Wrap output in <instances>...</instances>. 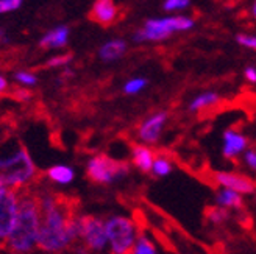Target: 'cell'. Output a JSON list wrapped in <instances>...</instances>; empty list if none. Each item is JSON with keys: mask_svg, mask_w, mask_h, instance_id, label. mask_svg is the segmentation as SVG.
Returning <instances> with one entry per match:
<instances>
[{"mask_svg": "<svg viewBox=\"0 0 256 254\" xmlns=\"http://www.w3.org/2000/svg\"><path fill=\"white\" fill-rule=\"evenodd\" d=\"M41 226L38 248L42 251H62L78 239V220L72 198L60 194H44L40 197Z\"/></svg>", "mask_w": 256, "mask_h": 254, "instance_id": "6da1fadb", "label": "cell"}, {"mask_svg": "<svg viewBox=\"0 0 256 254\" xmlns=\"http://www.w3.org/2000/svg\"><path fill=\"white\" fill-rule=\"evenodd\" d=\"M41 226V205L40 195L33 190L19 189V205L16 222L6 240L5 250L11 253H28L38 247V236Z\"/></svg>", "mask_w": 256, "mask_h": 254, "instance_id": "7a4b0ae2", "label": "cell"}, {"mask_svg": "<svg viewBox=\"0 0 256 254\" xmlns=\"http://www.w3.org/2000/svg\"><path fill=\"white\" fill-rule=\"evenodd\" d=\"M36 178V167L19 141L0 145V183L6 187H27Z\"/></svg>", "mask_w": 256, "mask_h": 254, "instance_id": "3957f363", "label": "cell"}, {"mask_svg": "<svg viewBox=\"0 0 256 254\" xmlns=\"http://www.w3.org/2000/svg\"><path fill=\"white\" fill-rule=\"evenodd\" d=\"M194 19L186 16H170L162 19H148L144 27L134 34L136 42L142 41H164L176 31H186L194 27Z\"/></svg>", "mask_w": 256, "mask_h": 254, "instance_id": "277c9868", "label": "cell"}, {"mask_svg": "<svg viewBox=\"0 0 256 254\" xmlns=\"http://www.w3.org/2000/svg\"><path fill=\"white\" fill-rule=\"evenodd\" d=\"M105 226L111 251L116 254L132 253L133 245L139 236L136 223L126 217H111L105 223Z\"/></svg>", "mask_w": 256, "mask_h": 254, "instance_id": "5b68a950", "label": "cell"}, {"mask_svg": "<svg viewBox=\"0 0 256 254\" xmlns=\"http://www.w3.org/2000/svg\"><path fill=\"white\" fill-rule=\"evenodd\" d=\"M88 176L89 180L98 184H110L128 173V166L125 162L114 161L105 155L94 156L88 162Z\"/></svg>", "mask_w": 256, "mask_h": 254, "instance_id": "8992f818", "label": "cell"}, {"mask_svg": "<svg viewBox=\"0 0 256 254\" xmlns=\"http://www.w3.org/2000/svg\"><path fill=\"white\" fill-rule=\"evenodd\" d=\"M78 239L83 240V244L88 250L100 251L108 244L106 226L97 217L92 215H84L78 220Z\"/></svg>", "mask_w": 256, "mask_h": 254, "instance_id": "52a82bcc", "label": "cell"}, {"mask_svg": "<svg viewBox=\"0 0 256 254\" xmlns=\"http://www.w3.org/2000/svg\"><path fill=\"white\" fill-rule=\"evenodd\" d=\"M19 205V189L8 187L0 197V248H5L6 240L16 222Z\"/></svg>", "mask_w": 256, "mask_h": 254, "instance_id": "ba28073f", "label": "cell"}, {"mask_svg": "<svg viewBox=\"0 0 256 254\" xmlns=\"http://www.w3.org/2000/svg\"><path fill=\"white\" fill-rule=\"evenodd\" d=\"M168 120V112H156L146 119L138 128V137L142 144H155L164 128V123Z\"/></svg>", "mask_w": 256, "mask_h": 254, "instance_id": "9c48e42d", "label": "cell"}, {"mask_svg": "<svg viewBox=\"0 0 256 254\" xmlns=\"http://www.w3.org/2000/svg\"><path fill=\"white\" fill-rule=\"evenodd\" d=\"M216 183L220 187H228L233 189L239 194H253L256 190V183L253 180H250L248 176H244L240 173H234V172H217L214 175Z\"/></svg>", "mask_w": 256, "mask_h": 254, "instance_id": "30bf717a", "label": "cell"}, {"mask_svg": "<svg viewBox=\"0 0 256 254\" xmlns=\"http://www.w3.org/2000/svg\"><path fill=\"white\" fill-rule=\"evenodd\" d=\"M89 19L108 27L119 19V8L114 3V0H97L89 12Z\"/></svg>", "mask_w": 256, "mask_h": 254, "instance_id": "8fae6325", "label": "cell"}, {"mask_svg": "<svg viewBox=\"0 0 256 254\" xmlns=\"http://www.w3.org/2000/svg\"><path fill=\"white\" fill-rule=\"evenodd\" d=\"M247 148V139L234 130H228L224 134V156L226 159H233Z\"/></svg>", "mask_w": 256, "mask_h": 254, "instance_id": "7c38bea8", "label": "cell"}, {"mask_svg": "<svg viewBox=\"0 0 256 254\" xmlns=\"http://www.w3.org/2000/svg\"><path fill=\"white\" fill-rule=\"evenodd\" d=\"M216 201L219 206L226 208V209H240L244 206L242 194L236 192L233 189H228V187H222L219 192L216 194Z\"/></svg>", "mask_w": 256, "mask_h": 254, "instance_id": "4fadbf2b", "label": "cell"}, {"mask_svg": "<svg viewBox=\"0 0 256 254\" xmlns=\"http://www.w3.org/2000/svg\"><path fill=\"white\" fill-rule=\"evenodd\" d=\"M155 155L147 145H134L133 147V164L140 172H152Z\"/></svg>", "mask_w": 256, "mask_h": 254, "instance_id": "5bb4252c", "label": "cell"}, {"mask_svg": "<svg viewBox=\"0 0 256 254\" xmlns=\"http://www.w3.org/2000/svg\"><path fill=\"white\" fill-rule=\"evenodd\" d=\"M68 36H69V30L66 27H58L56 30L47 33L42 39H41V47L42 48H56V47H62L68 42Z\"/></svg>", "mask_w": 256, "mask_h": 254, "instance_id": "9a60e30c", "label": "cell"}, {"mask_svg": "<svg viewBox=\"0 0 256 254\" xmlns=\"http://www.w3.org/2000/svg\"><path fill=\"white\" fill-rule=\"evenodd\" d=\"M126 50V44L120 39H114L106 42L104 47L100 48V58L104 61H114V59H119Z\"/></svg>", "mask_w": 256, "mask_h": 254, "instance_id": "2e32d148", "label": "cell"}, {"mask_svg": "<svg viewBox=\"0 0 256 254\" xmlns=\"http://www.w3.org/2000/svg\"><path fill=\"white\" fill-rule=\"evenodd\" d=\"M220 101V97L217 95L216 92H204L200 94L198 97H196L194 100L189 103V111L192 112H197V111H203V109H208L214 105H217Z\"/></svg>", "mask_w": 256, "mask_h": 254, "instance_id": "e0dca14e", "label": "cell"}, {"mask_svg": "<svg viewBox=\"0 0 256 254\" xmlns=\"http://www.w3.org/2000/svg\"><path fill=\"white\" fill-rule=\"evenodd\" d=\"M47 175L50 180L60 184H68L74 180V170L66 166H55L52 169H48Z\"/></svg>", "mask_w": 256, "mask_h": 254, "instance_id": "ac0fdd59", "label": "cell"}, {"mask_svg": "<svg viewBox=\"0 0 256 254\" xmlns=\"http://www.w3.org/2000/svg\"><path fill=\"white\" fill-rule=\"evenodd\" d=\"M132 253H134V254H155L156 248L144 234H139L138 239H136V242H134V245H133Z\"/></svg>", "mask_w": 256, "mask_h": 254, "instance_id": "d6986e66", "label": "cell"}, {"mask_svg": "<svg viewBox=\"0 0 256 254\" xmlns=\"http://www.w3.org/2000/svg\"><path fill=\"white\" fill-rule=\"evenodd\" d=\"M152 172L155 176H166L172 172V162L166 156H155L152 166Z\"/></svg>", "mask_w": 256, "mask_h": 254, "instance_id": "ffe728a7", "label": "cell"}, {"mask_svg": "<svg viewBox=\"0 0 256 254\" xmlns=\"http://www.w3.org/2000/svg\"><path fill=\"white\" fill-rule=\"evenodd\" d=\"M206 217L211 223L214 225H220L224 223L226 219H228V212H226V208H210L208 212H206Z\"/></svg>", "mask_w": 256, "mask_h": 254, "instance_id": "44dd1931", "label": "cell"}, {"mask_svg": "<svg viewBox=\"0 0 256 254\" xmlns=\"http://www.w3.org/2000/svg\"><path fill=\"white\" fill-rule=\"evenodd\" d=\"M146 86H147V80L146 78H133V80H130L124 86V92L133 95V94H138V92L142 91Z\"/></svg>", "mask_w": 256, "mask_h": 254, "instance_id": "7402d4cb", "label": "cell"}, {"mask_svg": "<svg viewBox=\"0 0 256 254\" xmlns=\"http://www.w3.org/2000/svg\"><path fill=\"white\" fill-rule=\"evenodd\" d=\"M189 3H190V0H166V2H164V9L166 11L184 9Z\"/></svg>", "mask_w": 256, "mask_h": 254, "instance_id": "603a6c76", "label": "cell"}, {"mask_svg": "<svg viewBox=\"0 0 256 254\" xmlns=\"http://www.w3.org/2000/svg\"><path fill=\"white\" fill-rule=\"evenodd\" d=\"M236 41L244 45L247 48H253L256 50V36H252V34H238L236 36Z\"/></svg>", "mask_w": 256, "mask_h": 254, "instance_id": "cb8c5ba5", "label": "cell"}, {"mask_svg": "<svg viewBox=\"0 0 256 254\" xmlns=\"http://www.w3.org/2000/svg\"><path fill=\"white\" fill-rule=\"evenodd\" d=\"M22 0H0V12H6L19 8Z\"/></svg>", "mask_w": 256, "mask_h": 254, "instance_id": "d4e9b609", "label": "cell"}, {"mask_svg": "<svg viewBox=\"0 0 256 254\" xmlns=\"http://www.w3.org/2000/svg\"><path fill=\"white\" fill-rule=\"evenodd\" d=\"M16 78L20 81V83H24V84H34L36 83V77H33L32 73H27V72H18L16 73Z\"/></svg>", "mask_w": 256, "mask_h": 254, "instance_id": "484cf974", "label": "cell"}, {"mask_svg": "<svg viewBox=\"0 0 256 254\" xmlns=\"http://www.w3.org/2000/svg\"><path fill=\"white\" fill-rule=\"evenodd\" d=\"M244 159H246V164L256 172V151L254 150H248L246 151V155H244Z\"/></svg>", "mask_w": 256, "mask_h": 254, "instance_id": "4316f807", "label": "cell"}, {"mask_svg": "<svg viewBox=\"0 0 256 254\" xmlns=\"http://www.w3.org/2000/svg\"><path fill=\"white\" fill-rule=\"evenodd\" d=\"M70 61V55H66V56H58V58H54L47 62V66H61V64H66V62Z\"/></svg>", "mask_w": 256, "mask_h": 254, "instance_id": "83f0119b", "label": "cell"}, {"mask_svg": "<svg viewBox=\"0 0 256 254\" xmlns=\"http://www.w3.org/2000/svg\"><path fill=\"white\" fill-rule=\"evenodd\" d=\"M244 75L250 83H256V69L254 67H247L244 70Z\"/></svg>", "mask_w": 256, "mask_h": 254, "instance_id": "f1b7e54d", "label": "cell"}, {"mask_svg": "<svg viewBox=\"0 0 256 254\" xmlns=\"http://www.w3.org/2000/svg\"><path fill=\"white\" fill-rule=\"evenodd\" d=\"M5 89H6V81L4 77H0V92H4Z\"/></svg>", "mask_w": 256, "mask_h": 254, "instance_id": "f546056e", "label": "cell"}, {"mask_svg": "<svg viewBox=\"0 0 256 254\" xmlns=\"http://www.w3.org/2000/svg\"><path fill=\"white\" fill-rule=\"evenodd\" d=\"M8 187L5 186V184H2V183H0V197H2L4 195V192H5V190H6Z\"/></svg>", "mask_w": 256, "mask_h": 254, "instance_id": "4dcf8cb0", "label": "cell"}, {"mask_svg": "<svg viewBox=\"0 0 256 254\" xmlns=\"http://www.w3.org/2000/svg\"><path fill=\"white\" fill-rule=\"evenodd\" d=\"M252 12H253V17L256 19V2H254V5H253V9H252Z\"/></svg>", "mask_w": 256, "mask_h": 254, "instance_id": "1f68e13d", "label": "cell"}]
</instances>
